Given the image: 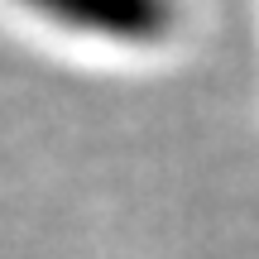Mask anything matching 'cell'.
<instances>
[{
	"instance_id": "obj_1",
	"label": "cell",
	"mask_w": 259,
	"mask_h": 259,
	"mask_svg": "<svg viewBox=\"0 0 259 259\" xmlns=\"http://www.w3.org/2000/svg\"><path fill=\"white\" fill-rule=\"evenodd\" d=\"M29 24L96 58L158 63L192 29V0H10Z\"/></svg>"
}]
</instances>
